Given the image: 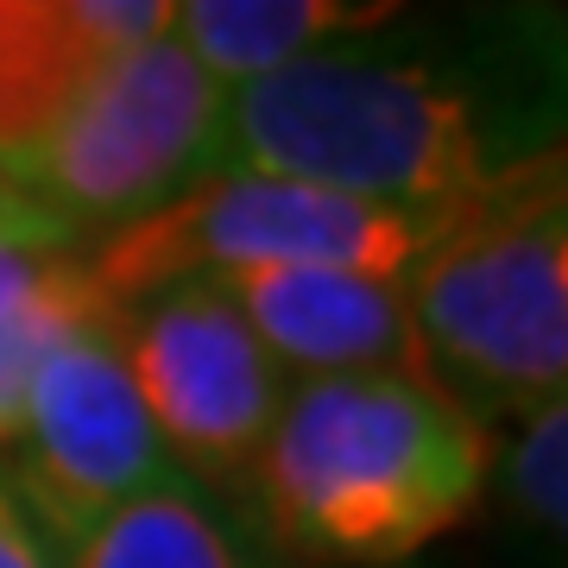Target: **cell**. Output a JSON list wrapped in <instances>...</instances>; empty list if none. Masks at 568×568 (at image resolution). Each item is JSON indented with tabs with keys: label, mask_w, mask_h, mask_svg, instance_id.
I'll use <instances>...</instances> for the list:
<instances>
[{
	"label": "cell",
	"mask_w": 568,
	"mask_h": 568,
	"mask_svg": "<svg viewBox=\"0 0 568 568\" xmlns=\"http://www.w3.org/2000/svg\"><path fill=\"white\" fill-rule=\"evenodd\" d=\"M241 304L265 354L297 379L335 373H429L436 366L417 335L410 284L361 278V272H227L215 278Z\"/></svg>",
	"instance_id": "obj_8"
},
{
	"label": "cell",
	"mask_w": 568,
	"mask_h": 568,
	"mask_svg": "<svg viewBox=\"0 0 568 568\" xmlns=\"http://www.w3.org/2000/svg\"><path fill=\"white\" fill-rule=\"evenodd\" d=\"M171 0H0V164L20 171L102 63L171 32Z\"/></svg>",
	"instance_id": "obj_9"
},
{
	"label": "cell",
	"mask_w": 568,
	"mask_h": 568,
	"mask_svg": "<svg viewBox=\"0 0 568 568\" xmlns=\"http://www.w3.org/2000/svg\"><path fill=\"white\" fill-rule=\"evenodd\" d=\"M95 310H108V304L95 297V284H89V272H82V260H77L26 310L0 316V448H13V436H20L26 398H32V379H39L44 354H51L82 316H95Z\"/></svg>",
	"instance_id": "obj_13"
},
{
	"label": "cell",
	"mask_w": 568,
	"mask_h": 568,
	"mask_svg": "<svg viewBox=\"0 0 568 568\" xmlns=\"http://www.w3.org/2000/svg\"><path fill=\"white\" fill-rule=\"evenodd\" d=\"M392 20H398L392 0L386 7H366V0H183L171 13V32L222 89H246V82L278 77L291 63Z\"/></svg>",
	"instance_id": "obj_11"
},
{
	"label": "cell",
	"mask_w": 568,
	"mask_h": 568,
	"mask_svg": "<svg viewBox=\"0 0 568 568\" xmlns=\"http://www.w3.org/2000/svg\"><path fill=\"white\" fill-rule=\"evenodd\" d=\"M0 568H63L58 549L44 544V530L26 518V506L0 480Z\"/></svg>",
	"instance_id": "obj_15"
},
{
	"label": "cell",
	"mask_w": 568,
	"mask_h": 568,
	"mask_svg": "<svg viewBox=\"0 0 568 568\" xmlns=\"http://www.w3.org/2000/svg\"><path fill=\"white\" fill-rule=\"evenodd\" d=\"M70 265H77V253H70V241H63L58 227H44V222L0 227V316L26 310L39 291H51Z\"/></svg>",
	"instance_id": "obj_14"
},
{
	"label": "cell",
	"mask_w": 568,
	"mask_h": 568,
	"mask_svg": "<svg viewBox=\"0 0 568 568\" xmlns=\"http://www.w3.org/2000/svg\"><path fill=\"white\" fill-rule=\"evenodd\" d=\"M480 209V203H474ZM474 209L443 203H366L316 183L215 171L159 215L95 241L82 260L95 297L108 310L133 304L171 278H227V272H361V278L417 284Z\"/></svg>",
	"instance_id": "obj_4"
},
{
	"label": "cell",
	"mask_w": 568,
	"mask_h": 568,
	"mask_svg": "<svg viewBox=\"0 0 568 568\" xmlns=\"http://www.w3.org/2000/svg\"><path fill=\"white\" fill-rule=\"evenodd\" d=\"M26 222H44V215L32 209V196L20 190V178L0 164V227H26ZM44 227H51V222H44Z\"/></svg>",
	"instance_id": "obj_16"
},
{
	"label": "cell",
	"mask_w": 568,
	"mask_h": 568,
	"mask_svg": "<svg viewBox=\"0 0 568 568\" xmlns=\"http://www.w3.org/2000/svg\"><path fill=\"white\" fill-rule=\"evenodd\" d=\"M493 487L530 530L568 549V392L518 417L506 455H493Z\"/></svg>",
	"instance_id": "obj_12"
},
{
	"label": "cell",
	"mask_w": 568,
	"mask_h": 568,
	"mask_svg": "<svg viewBox=\"0 0 568 568\" xmlns=\"http://www.w3.org/2000/svg\"><path fill=\"white\" fill-rule=\"evenodd\" d=\"M108 316L171 467L203 487L246 480L291 398V373L265 354L241 304L215 278H171Z\"/></svg>",
	"instance_id": "obj_6"
},
{
	"label": "cell",
	"mask_w": 568,
	"mask_h": 568,
	"mask_svg": "<svg viewBox=\"0 0 568 568\" xmlns=\"http://www.w3.org/2000/svg\"><path fill=\"white\" fill-rule=\"evenodd\" d=\"M417 335L480 424L568 392V152L499 183L410 284Z\"/></svg>",
	"instance_id": "obj_3"
},
{
	"label": "cell",
	"mask_w": 568,
	"mask_h": 568,
	"mask_svg": "<svg viewBox=\"0 0 568 568\" xmlns=\"http://www.w3.org/2000/svg\"><path fill=\"white\" fill-rule=\"evenodd\" d=\"M493 455L429 373L297 379L253 462V518L284 562L410 568L487 506Z\"/></svg>",
	"instance_id": "obj_2"
},
{
	"label": "cell",
	"mask_w": 568,
	"mask_h": 568,
	"mask_svg": "<svg viewBox=\"0 0 568 568\" xmlns=\"http://www.w3.org/2000/svg\"><path fill=\"white\" fill-rule=\"evenodd\" d=\"M222 114L227 89L183 51L178 32H164L102 63V77L13 178L63 241H108L215 178Z\"/></svg>",
	"instance_id": "obj_5"
},
{
	"label": "cell",
	"mask_w": 568,
	"mask_h": 568,
	"mask_svg": "<svg viewBox=\"0 0 568 568\" xmlns=\"http://www.w3.org/2000/svg\"><path fill=\"white\" fill-rule=\"evenodd\" d=\"M63 568H284V556L227 487L171 474L63 549Z\"/></svg>",
	"instance_id": "obj_10"
},
{
	"label": "cell",
	"mask_w": 568,
	"mask_h": 568,
	"mask_svg": "<svg viewBox=\"0 0 568 568\" xmlns=\"http://www.w3.org/2000/svg\"><path fill=\"white\" fill-rule=\"evenodd\" d=\"M178 467L164 455L159 429L145 417L133 373L114 342V316L95 310L44 354L20 436L7 493L44 530V544L77 549L108 511L164 487Z\"/></svg>",
	"instance_id": "obj_7"
},
{
	"label": "cell",
	"mask_w": 568,
	"mask_h": 568,
	"mask_svg": "<svg viewBox=\"0 0 568 568\" xmlns=\"http://www.w3.org/2000/svg\"><path fill=\"white\" fill-rule=\"evenodd\" d=\"M398 20L227 89L215 171L366 203L474 209L518 171L568 152L562 13L487 7L436 26Z\"/></svg>",
	"instance_id": "obj_1"
}]
</instances>
